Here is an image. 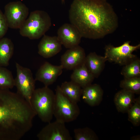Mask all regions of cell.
<instances>
[{
    "label": "cell",
    "instance_id": "obj_1",
    "mask_svg": "<svg viewBox=\"0 0 140 140\" xmlns=\"http://www.w3.org/2000/svg\"><path fill=\"white\" fill-rule=\"evenodd\" d=\"M69 18L82 37L86 38H103L118 26L117 16L106 0H74Z\"/></svg>",
    "mask_w": 140,
    "mask_h": 140
},
{
    "label": "cell",
    "instance_id": "obj_2",
    "mask_svg": "<svg viewBox=\"0 0 140 140\" xmlns=\"http://www.w3.org/2000/svg\"><path fill=\"white\" fill-rule=\"evenodd\" d=\"M34 116L29 103L9 89H0V140H19L30 130Z\"/></svg>",
    "mask_w": 140,
    "mask_h": 140
},
{
    "label": "cell",
    "instance_id": "obj_3",
    "mask_svg": "<svg viewBox=\"0 0 140 140\" xmlns=\"http://www.w3.org/2000/svg\"><path fill=\"white\" fill-rule=\"evenodd\" d=\"M55 94L48 87L35 89L30 105L36 115L45 123L51 122L53 116Z\"/></svg>",
    "mask_w": 140,
    "mask_h": 140
},
{
    "label": "cell",
    "instance_id": "obj_4",
    "mask_svg": "<svg viewBox=\"0 0 140 140\" xmlns=\"http://www.w3.org/2000/svg\"><path fill=\"white\" fill-rule=\"evenodd\" d=\"M51 25V17L46 12L36 10L31 12L19 29V33L30 39H38L45 34Z\"/></svg>",
    "mask_w": 140,
    "mask_h": 140
},
{
    "label": "cell",
    "instance_id": "obj_5",
    "mask_svg": "<svg viewBox=\"0 0 140 140\" xmlns=\"http://www.w3.org/2000/svg\"><path fill=\"white\" fill-rule=\"evenodd\" d=\"M55 94L53 116L56 120L65 123L75 120L80 113L77 103L67 98L62 92L59 86L57 87Z\"/></svg>",
    "mask_w": 140,
    "mask_h": 140
},
{
    "label": "cell",
    "instance_id": "obj_6",
    "mask_svg": "<svg viewBox=\"0 0 140 140\" xmlns=\"http://www.w3.org/2000/svg\"><path fill=\"white\" fill-rule=\"evenodd\" d=\"M130 43V41H126L117 47L110 44L106 45L104 56L107 61L124 66L137 58L133 53L140 48V44L132 46Z\"/></svg>",
    "mask_w": 140,
    "mask_h": 140
},
{
    "label": "cell",
    "instance_id": "obj_7",
    "mask_svg": "<svg viewBox=\"0 0 140 140\" xmlns=\"http://www.w3.org/2000/svg\"><path fill=\"white\" fill-rule=\"evenodd\" d=\"M17 75L14 79L17 93L30 104L32 95L35 89V81L31 70L16 63Z\"/></svg>",
    "mask_w": 140,
    "mask_h": 140
},
{
    "label": "cell",
    "instance_id": "obj_8",
    "mask_svg": "<svg viewBox=\"0 0 140 140\" xmlns=\"http://www.w3.org/2000/svg\"><path fill=\"white\" fill-rule=\"evenodd\" d=\"M29 13L28 8L20 1L9 2L4 7V14L8 27L11 29H19L27 18Z\"/></svg>",
    "mask_w": 140,
    "mask_h": 140
},
{
    "label": "cell",
    "instance_id": "obj_9",
    "mask_svg": "<svg viewBox=\"0 0 140 140\" xmlns=\"http://www.w3.org/2000/svg\"><path fill=\"white\" fill-rule=\"evenodd\" d=\"M65 123L57 120L48 123L38 134L37 137L39 140H72Z\"/></svg>",
    "mask_w": 140,
    "mask_h": 140
},
{
    "label": "cell",
    "instance_id": "obj_10",
    "mask_svg": "<svg viewBox=\"0 0 140 140\" xmlns=\"http://www.w3.org/2000/svg\"><path fill=\"white\" fill-rule=\"evenodd\" d=\"M57 34L62 45L68 49L79 45L82 38L77 29L71 23L62 25L58 29Z\"/></svg>",
    "mask_w": 140,
    "mask_h": 140
},
{
    "label": "cell",
    "instance_id": "obj_11",
    "mask_svg": "<svg viewBox=\"0 0 140 140\" xmlns=\"http://www.w3.org/2000/svg\"><path fill=\"white\" fill-rule=\"evenodd\" d=\"M84 49L80 46L68 49L61 56V65L63 69L73 70L85 62Z\"/></svg>",
    "mask_w": 140,
    "mask_h": 140
},
{
    "label": "cell",
    "instance_id": "obj_12",
    "mask_svg": "<svg viewBox=\"0 0 140 140\" xmlns=\"http://www.w3.org/2000/svg\"><path fill=\"white\" fill-rule=\"evenodd\" d=\"M63 69L61 65H54L46 62L37 71L35 80L41 82L45 86L48 87L55 81L58 77L62 74Z\"/></svg>",
    "mask_w": 140,
    "mask_h": 140
},
{
    "label": "cell",
    "instance_id": "obj_13",
    "mask_svg": "<svg viewBox=\"0 0 140 140\" xmlns=\"http://www.w3.org/2000/svg\"><path fill=\"white\" fill-rule=\"evenodd\" d=\"M62 45L57 36L44 34L38 45V53L45 58H50L61 51Z\"/></svg>",
    "mask_w": 140,
    "mask_h": 140
},
{
    "label": "cell",
    "instance_id": "obj_14",
    "mask_svg": "<svg viewBox=\"0 0 140 140\" xmlns=\"http://www.w3.org/2000/svg\"><path fill=\"white\" fill-rule=\"evenodd\" d=\"M103 93V91L99 85L91 84L82 88L81 96L85 102L93 107L100 104Z\"/></svg>",
    "mask_w": 140,
    "mask_h": 140
},
{
    "label": "cell",
    "instance_id": "obj_15",
    "mask_svg": "<svg viewBox=\"0 0 140 140\" xmlns=\"http://www.w3.org/2000/svg\"><path fill=\"white\" fill-rule=\"evenodd\" d=\"M135 94L131 92L123 89L115 94L114 102L118 111L122 113H127L135 101Z\"/></svg>",
    "mask_w": 140,
    "mask_h": 140
},
{
    "label": "cell",
    "instance_id": "obj_16",
    "mask_svg": "<svg viewBox=\"0 0 140 140\" xmlns=\"http://www.w3.org/2000/svg\"><path fill=\"white\" fill-rule=\"evenodd\" d=\"M107 61L104 56L91 52L86 56L85 64L87 68L95 78H97L102 72Z\"/></svg>",
    "mask_w": 140,
    "mask_h": 140
},
{
    "label": "cell",
    "instance_id": "obj_17",
    "mask_svg": "<svg viewBox=\"0 0 140 140\" xmlns=\"http://www.w3.org/2000/svg\"><path fill=\"white\" fill-rule=\"evenodd\" d=\"M95 78L85 62L74 69L71 76V81L78 85L82 88L91 84Z\"/></svg>",
    "mask_w": 140,
    "mask_h": 140
},
{
    "label": "cell",
    "instance_id": "obj_18",
    "mask_svg": "<svg viewBox=\"0 0 140 140\" xmlns=\"http://www.w3.org/2000/svg\"><path fill=\"white\" fill-rule=\"evenodd\" d=\"M60 87L63 94L70 101L76 103L80 101L82 88L78 85L71 81L63 82Z\"/></svg>",
    "mask_w": 140,
    "mask_h": 140
},
{
    "label": "cell",
    "instance_id": "obj_19",
    "mask_svg": "<svg viewBox=\"0 0 140 140\" xmlns=\"http://www.w3.org/2000/svg\"><path fill=\"white\" fill-rule=\"evenodd\" d=\"M14 50V45L10 39L6 37L0 39V66L5 67L9 65Z\"/></svg>",
    "mask_w": 140,
    "mask_h": 140
},
{
    "label": "cell",
    "instance_id": "obj_20",
    "mask_svg": "<svg viewBox=\"0 0 140 140\" xmlns=\"http://www.w3.org/2000/svg\"><path fill=\"white\" fill-rule=\"evenodd\" d=\"M121 74L124 78L140 77V60L138 58L124 66Z\"/></svg>",
    "mask_w": 140,
    "mask_h": 140
},
{
    "label": "cell",
    "instance_id": "obj_21",
    "mask_svg": "<svg viewBox=\"0 0 140 140\" xmlns=\"http://www.w3.org/2000/svg\"><path fill=\"white\" fill-rule=\"evenodd\" d=\"M14 86V79L11 72L5 67L0 66V89H9Z\"/></svg>",
    "mask_w": 140,
    "mask_h": 140
},
{
    "label": "cell",
    "instance_id": "obj_22",
    "mask_svg": "<svg viewBox=\"0 0 140 140\" xmlns=\"http://www.w3.org/2000/svg\"><path fill=\"white\" fill-rule=\"evenodd\" d=\"M120 87L122 89L131 92L135 94L140 93V77L124 78L120 82Z\"/></svg>",
    "mask_w": 140,
    "mask_h": 140
},
{
    "label": "cell",
    "instance_id": "obj_23",
    "mask_svg": "<svg viewBox=\"0 0 140 140\" xmlns=\"http://www.w3.org/2000/svg\"><path fill=\"white\" fill-rule=\"evenodd\" d=\"M128 120L135 126L139 125L140 123V96L135 99L132 106L127 112Z\"/></svg>",
    "mask_w": 140,
    "mask_h": 140
},
{
    "label": "cell",
    "instance_id": "obj_24",
    "mask_svg": "<svg viewBox=\"0 0 140 140\" xmlns=\"http://www.w3.org/2000/svg\"><path fill=\"white\" fill-rule=\"evenodd\" d=\"M74 132L76 140H97L99 139L95 132L88 127L75 129Z\"/></svg>",
    "mask_w": 140,
    "mask_h": 140
},
{
    "label": "cell",
    "instance_id": "obj_25",
    "mask_svg": "<svg viewBox=\"0 0 140 140\" xmlns=\"http://www.w3.org/2000/svg\"><path fill=\"white\" fill-rule=\"evenodd\" d=\"M8 28L4 14L0 9V39L4 37Z\"/></svg>",
    "mask_w": 140,
    "mask_h": 140
},
{
    "label": "cell",
    "instance_id": "obj_26",
    "mask_svg": "<svg viewBox=\"0 0 140 140\" xmlns=\"http://www.w3.org/2000/svg\"><path fill=\"white\" fill-rule=\"evenodd\" d=\"M62 1V2L64 3L65 2V0H61Z\"/></svg>",
    "mask_w": 140,
    "mask_h": 140
}]
</instances>
